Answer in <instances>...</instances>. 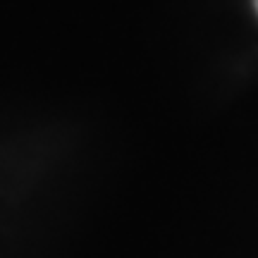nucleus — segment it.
Wrapping results in <instances>:
<instances>
[{"label": "nucleus", "mask_w": 258, "mask_h": 258, "mask_svg": "<svg viewBox=\"0 0 258 258\" xmlns=\"http://www.w3.org/2000/svg\"><path fill=\"white\" fill-rule=\"evenodd\" d=\"M253 3H256V10H258V0H253Z\"/></svg>", "instance_id": "obj_1"}]
</instances>
